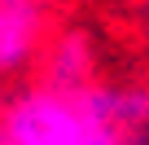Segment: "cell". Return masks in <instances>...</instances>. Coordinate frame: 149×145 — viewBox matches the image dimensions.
Masks as SVG:
<instances>
[{"instance_id": "obj_1", "label": "cell", "mask_w": 149, "mask_h": 145, "mask_svg": "<svg viewBox=\"0 0 149 145\" xmlns=\"http://www.w3.org/2000/svg\"><path fill=\"white\" fill-rule=\"evenodd\" d=\"M149 84H35L0 106V145H145Z\"/></svg>"}, {"instance_id": "obj_2", "label": "cell", "mask_w": 149, "mask_h": 145, "mask_svg": "<svg viewBox=\"0 0 149 145\" xmlns=\"http://www.w3.org/2000/svg\"><path fill=\"white\" fill-rule=\"evenodd\" d=\"M40 84L48 88H79L92 79V70H97V44L84 27H66L57 31L48 44H40Z\"/></svg>"}, {"instance_id": "obj_3", "label": "cell", "mask_w": 149, "mask_h": 145, "mask_svg": "<svg viewBox=\"0 0 149 145\" xmlns=\"http://www.w3.org/2000/svg\"><path fill=\"white\" fill-rule=\"evenodd\" d=\"M44 5L40 0H5V18H0V75H18L26 70L44 44Z\"/></svg>"}, {"instance_id": "obj_4", "label": "cell", "mask_w": 149, "mask_h": 145, "mask_svg": "<svg viewBox=\"0 0 149 145\" xmlns=\"http://www.w3.org/2000/svg\"><path fill=\"white\" fill-rule=\"evenodd\" d=\"M0 18H5V0H0Z\"/></svg>"}, {"instance_id": "obj_5", "label": "cell", "mask_w": 149, "mask_h": 145, "mask_svg": "<svg viewBox=\"0 0 149 145\" xmlns=\"http://www.w3.org/2000/svg\"><path fill=\"white\" fill-rule=\"evenodd\" d=\"M0 106H5V97H0Z\"/></svg>"}]
</instances>
